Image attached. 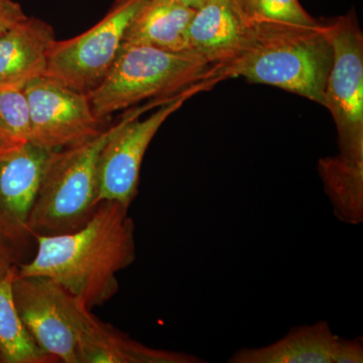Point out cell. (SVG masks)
<instances>
[{"label":"cell","mask_w":363,"mask_h":363,"mask_svg":"<svg viewBox=\"0 0 363 363\" xmlns=\"http://www.w3.org/2000/svg\"><path fill=\"white\" fill-rule=\"evenodd\" d=\"M23 92L30 113V142L48 152L88 142L105 130L87 92L47 76L30 81Z\"/></svg>","instance_id":"cell-9"},{"label":"cell","mask_w":363,"mask_h":363,"mask_svg":"<svg viewBox=\"0 0 363 363\" xmlns=\"http://www.w3.org/2000/svg\"><path fill=\"white\" fill-rule=\"evenodd\" d=\"M16 271L18 267L0 279V362H58L40 350L21 319L13 298Z\"/></svg>","instance_id":"cell-17"},{"label":"cell","mask_w":363,"mask_h":363,"mask_svg":"<svg viewBox=\"0 0 363 363\" xmlns=\"http://www.w3.org/2000/svg\"><path fill=\"white\" fill-rule=\"evenodd\" d=\"M0 233H1L2 235L6 236L7 240H9V233H7L6 225H4V221H2L1 217H0ZM9 241H11V240H9Z\"/></svg>","instance_id":"cell-24"},{"label":"cell","mask_w":363,"mask_h":363,"mask_svg":"<svg viewBox=\"0 0 363 363\" xmlns=\"http://www.w3.org/2000/svg\"><path fill=\"white\" fill-rule=\"evenodd\" d=\"M195 11L178 0H147L131 21L123 44L186 52L188 26Z\"/></svg>","instance_id":"cell-14"},{"label":"cell","mask_w":363,"mask_h":363,"mask_svg":"<svg viewBox=\"0 0 363 363\" xmlns=\"http://www.w3.org/2000/svg\"><path fill=\"white\" fill-rule=\"evenodd\" d=\"M194 355L155 350L88 313L79 335V363H197Z\"/></svg>","instance_id":"cell-13"},{"label":"cell","mask_w":363,"mask_h":363,"mask_svg":"<svg viewBox=\"0 0 363 363\" xmlns=\"http://www.w3.org/2000/svg\"><path fill=\"white\" fill-rule=\"evenodd\" d=\"M333 62L324 104L338 133L339 155L363 162V35L354 13L326 23Z\"/></svg>","instance_id":"cell-6"},{"label":"cell","mask_w":363,"mask_h":363,"mask_svg":"<svg viewBox=\"0 0 363 363\" xmlns=\"http://www.w3.org/2000/svg\"><path fill=\"white\" fill-rule=\"evenodd\" d=\"M28 100L23 89L0 90V152L30 142Z\"/></svg>","instance_id":"cell-19"},{"label":"cell","mask_w":363,"mask_h":363,"mask_svg":"<svg viewBox=\"0 0 363 363\" xmlns=\"http://www.w3.org/2000/svg\"><path fill=\"white\" fill-rule=\"evenodd\" d=\"M9 240L0 233V279L16 269V253L9 245Z\"/></svg>","instance_id":"cell-22"},{"label":"cell","mask_w":363,"mask_h":363,"mask_svg":"<svg viewBox=\"0 0 363 363\" xmlns=\"http://www.w3.org/2000/svg\"><path fill=\"white\" fill-rule=\"evenodd\" d=\"M50 152L28 142L0 152V217L9 240H25Z\"/></svg>","instance_id":"cell-10"},{"label":"cell","mask_w":363,"mask_h":363,"mask_svg":"<svg viewBox=\"0 0 363 363\" xmlns=\"http://www.w3.org/2000/svg\"><path fill=\"white\" fill-rule=\"evenodd\" d=\"M337 336L325 321L294 328L285 337L260 348L236 351L231 363H332Z\"/></svg>","instance_id":"cell-15"},{"label":"cell","mask_w":363,"mask_h":363,"mask_svg":"<svg viewBox=\"0 0 363 363\" xmlns=\"http://www.w3.org/2000/svg\"><path fill=\"white\" fill-rule=\"evenodd\" d=\"M28 18L23 7L13 0H0V35Z\"/></svg>","instance_id":"cell-21"},{"label":"cell","mask_w":363,"mask_h":363,"mask_svg":"<svg viewBox=\"0 0 363 363\" xmlns=\"http://www.w3.org/2000/svg\"><path fill=\"white\" fill-rule=\"evenodd\" d=\"M178 1H180L181 4H185V6L189 7H192V9H198L202 6H204L207 0H178Z\"/></svg>","instance_id":"cell-23"},{"label":"cell","mask_w":363,"mask_h":363,"mask_svg":"<svg viewBox=\"0 0 363 363\" xmlns=\"http://www.w3.org/2000/svg\"><path fill=\"white\" fill-rule=\"evenodd\" d=\"M128 209L100 202L78 230L33 236L37 255L16 274L51 279L88 309L106 304L118 292L117 274L135 260V223Z\"/></svg>","instance_id":"cell-1"},{"label":"cell","mask_w":363,"mask_h":363,"mask_svg":"<svg viewBox=\"0 0 363 363\" xmlns=\"http://www.w3.org/2000/svg\"><path fill=\"white\" fill-rule=\"evenodd\" d=\"M332 62L330 40L320 23L316 28L250 38L219 75L224 80L240 77L274 86L323 105Z\"/></svg>","instance_id":"cell-2"},{"label":"cell","mask_w":363,"mask_h":363,"mask_svg":"<svg viewBox=\"0 0 363 363\" xmlns=\"http://www.w3.org/2000/svg\"><path fill=\"white\" fill-rule=\"evenodd\" d=\"M147 0H116L101 21L85 33L52 45L47 77L88 92L104 78L123 47L124 35Z\"/></svg>","instance_id":"cell-7"},{"label":"cell","mask_w":363,"mask_h":363,"mask_svg":"<svg viewBox=\"0 0 363 363\" xmlns=\"http://www.w3.org/2000/svg\"><path fill=\"white\" fill-rule=\"evenodd\" d=\"M214 79L223 80L219 68L194 55L123 44L106 75L87 94L93 111L104 121L145 100L174 97Z\"/></svg>","instance_id":"cell-3"},{"label":"cell","mask_w":363,"mask_h":363,"mask_svg":"<svg viewBox=\"0 0 363 363\" xmlns=\"http://www.w3.org/2000/svg\"><path fill=\"white\" fill-rule=\"evenodd\" d=\"M13 298L21 319L40 350L58 362L79 363V330L90 309L45 277L16 274Z\"/></svg>","instance_id":"cell-8"},{"label":"cell","mask_w":363,"mask_h":363,"mask_svg":"<svg viewBox=\"0 0 363 363\" xmlns=\"http://www.w3.org/2000/svg\"><path fill=\"white\" fill-rule=\"evenodd\" d=\"M248 39L230 0H207L196 9L188 26L186 52L217 67L220 73L242 51Z\"/></svg>","instance_id":"cell-11"},{"label":"cell","mask_w":363,"mask_h":363,"mask_svg":"<svg viewBox=\"0 0 363 363\" xmlns=\"http://www.w3.org/2000/svg\"><path fill=\"white\" fill-rule=\"evenodd\" d=\"M318 169L335 216L345 223H362L363 162L350 161L338 155L322 157Z\"/></svg>","instance_id":"cell-16"},{"label":"cell","mask_w":363,"mask_h":363,"mask_svg":"<svg viewBox=\"0 0 363 363\" xmlns=\"http://www.w3.org/2000/svg\"><path fill=\"white\" fill-rule=\"evenodd\" d=\"M118 124L88 142L50 152L26 224L30 235L73 233L87 223L98 206L100 154Z\"/></svg>","instance_id":"cell-4"},{"label":"cell","mask_w":363,"mask_h":363,"mask_svg":"<svg viewBox=\"0 0 363 363\" xmlns=\"http://www.w3.org/2000/svg\"><path fill=\"white\" fill-rule=\"evenodd\" d=\"M230 2L250 38L316 28L320 25L305 11L298 0H230Z\"/></svg>","instance_id":"cell-18"},{"label":"cell","mask_w":363,"mask_h":363,"mask_svg":"<svg viewBox=\"0 0 363 363\" xmlns=\"http://www.w3.org/2000/svg\"><path fill=\"white\" fill-rule=\"evenodd\" d=\"M332 363L363 362V346L359 339L336 338L331 357Z\"/></svg>","instance_id":"cell-20"},{"label":"cell","mask_w":363,"mask_h":363,"mask_svg":"<svg viewBox=\"0 0 363 363\" xmlns=\"http://www.w3.org/2000/svg\"><path fill=\"white\" fill-rule=\"evenodd\" d=\"M219 79L205 81L164 99L128 109L105 143L98 162L97 203L113 201L130 207L140 184V169L152 138L164 121L199 91L210 89Z\"/></svg>","instance_id":"cell-5"},{"label":"cell","mask_w":363,"mask_h":363,"mask_svg":"<svg viewBox=\"0 0 363 363\" xmlns=\"http://www.w3.org/2000/svg\"><path fill=\"white\" fill-rule=\"evenodd\" d=\"M55 42L51 25L28 16L0 35V90H23L45 76Z\"/></svg>","instance_id":"cell-12"}]
</instances>
